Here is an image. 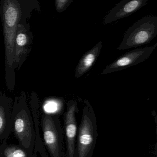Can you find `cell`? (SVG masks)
Here are the masks:
<instances>
[{
    "instance_id": "1",
    "label": "cell",
    "mask_w": 157,
    "mask_h": 157,
    "mask_svg": "<svg viewBox=\"0 0 157 157\" xmlns=\"http://www.w3.org/2000/svg\"><path fill=\"white\" fill-rule=\"evenodd\" d=\"M83 103L74 157H92L98 137L96 115L87 99L84 100Z\"/></svg>"
},
{
    "instance_id": "2",
    "label": "cell",
    "mask_w": 157,
    "mask_h": 157,
    "mask_svg": "<svg viewBox=\"0 0 157 157\" xmlns=\"http://www.w3.org/2000/svg\"><path fill=\"white\" fill-rule=\"evenodd\" d=\"M157 35V15H147L135 22L129 27L117 49L124 50L147 44Z\"/></svg>"
},
{
    "instance_id": "3",
    "label": "cell",
    "mask_w": 157,
    "mask_h": 157,
    "mask_svg": "<svg viewBox=\"0 0 157 157\" xmlns=\"http://www.w3.org/2000/svg\"><path fill=\"white\" fill-rule=\"evenodd\" d=\"M45 143L51 157H66L62 127L58 116L43 115L42 122Z\"/></svg>"
},
{
    "instance_id": "4",
    "label": "cell",
    "mask_w": 157,
    "mask_h": 157,
    "mask_svg": "<svg viewBox=\"0 0 157 157\" xmlns=\"http://www.w3.org/2000/svg\"><path fill=\"white\" fill-rule=\"evenodd\" d=\"M157 46V43L151 46L136 48L127 52L107 66L101 74H108L123 70L136 66L147 59Z\"/></svg>"
},
{
    "instance_id": "5",
    "label": "cell",
    "mask_w": 157,
    "mask_h": 157,
    "mask_svg": "<svg viewBox=\"0 0 157 157\" xmlns=\"http://www.w3.org/2000/svg\"><path fill=\"white\" fill-rule=\"evenodd\" d=\"M67 105V111L64 115L66 157H74L78 129L76 113L78 109L75 100L69 101Z\"/></svg>"
},
{
    "instance_id": "6",
    "label": "cell",
    "mask_w": 157,
    "mask_h": 157,
    "mask_svg": "<svg viewBox=\"0 0 157 157\" xmlns=\"http://www.w3.org/2000/svg\"><path fill=\"white\" fill-rule=\"evenodd\" d=\"M149 0H123L107 13L102 24L107 25L134 13L147 4Z\"/></svg>"
},
{
    "instance_id": "7",
    "label": "cell",
    "mask_w": 157,
    "mask_h": 157,
    "mask_svg": "<svg viewBox=\"0 0 157 157\" xmlns=\"http://www.w3.org/2000/svg\"><path fill=\"white\" fill-rule=\"evenodd\" d=\"M102 46V42L100 41L82 56L76 67L75 75L76 78H80L90 71L98 59Z\"/></svg>"
},
{
    "instance_id": "8",
    "label": "cell",
    "mask_w": 157,
    "mask_h": 157,
    "mask_svg": "<svg viewBox=\"0 0 157 157\" xmlns=\"http://www.w3.org/2000/svg\"><path fill=\"white\" fill-rule=\"evenodd\" d=\"M25 119V117H23V116L18 117L14 123L15 132L20 138H21L23 135L25 134L26 130H27L30 125V124H28V121Z\"/></svg>"
},
{
    "instance_id": "9",
    "label": "cell",
    "mask_w": 157,
    "mask_h": 157,
    "mask_svg": "<svg viewBox=\"0 0 157 157\" xmlns=\"http://www.w3.org/2000/svg\"><path fill=\"white\" fill-rule=\"evenodd\" d=\"M44 110L47 113L51 115L52 114L56 113L58 112L59 107L57 103L56 102L50 101L48 102L44 105Z\"/></svg>"
},
{
    "instance_id": "10",
    "label": "cell",
    "mask_w": 157,
    "mask_h": 157,
    "mask_svg": "<svg viewBox=\"0 0 157 157\" xmlns=\"http://www.w3.org/2000/svg\"><path fill=\"white\" fill-rule=\"evenodd\" d=\"M73 2V0H57L56 1L57 10L59 13L63 12Z\"/></svg>"
},
{
    "instance_id": "11",
    "label": "cell",
    "mask_w": 157,
    "mask_h": 157,
    "mask_svg": "<svg viewBox=\"0 0 157 157\" xmlns=\"http://www.w3.org/2000/svg\"><path fill=\"white\" fill-rule=\"evenodd\" d=\"M17 44L19 46L25 45L27 42V38H26V36L23 33H21L18 35L16 39Z\"/></svg>"
},
{
    "instance_id": "12",
    "label": "cell",
    "mask_w": 157,
    "mask_h": 157,
    "mask_svg": "<svg viewBox=\"0 0 157 157\" xmlns=\"http://www.w3.org/2000/svg\"><path fill=\"white\" fill-rule=\"evenodd\" d=\"M12 156L13 157H25L26 155L23 151L21 149H17L13 152Z\"/></svg>"
},
{
    "instance_id": "13",
    "label": "cell",
    "mask_w": 157,
    "mask_h": 157,
    "mask_svg": "<svg viewBox=\"0 0 157 157\" xmlns=\"http://www.w3.org/2000/svg\"><path fill=\"white\" fill-rule=\"evenodd\" d=\"M5 124V117L2 111L0 110V133L4 128Z\"/></svg>"
}]
</instances>
